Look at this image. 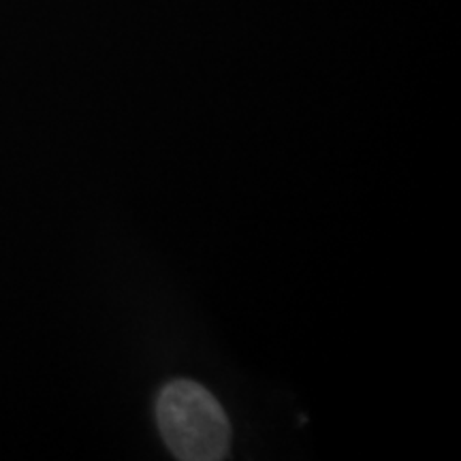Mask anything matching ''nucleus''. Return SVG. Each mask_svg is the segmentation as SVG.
<instances>
[{
  "instance_id": "obj_1",
  "label": "nucleus",
  "mask_w": 461,
  "mask_h": 461,
  "mask_svg": "<svg viewBox=\"0 0 461 461\" xmlns=\"http://www.w3.org/2000/svg\"><path fill=\"white\" fill-rule=\"evenodd\" d=\"M154 414L165 445L177 459L218 461L227 457L229 419L221 402L203 384L171 380L158 391Z\"/></svg>"
}]
</instances>
